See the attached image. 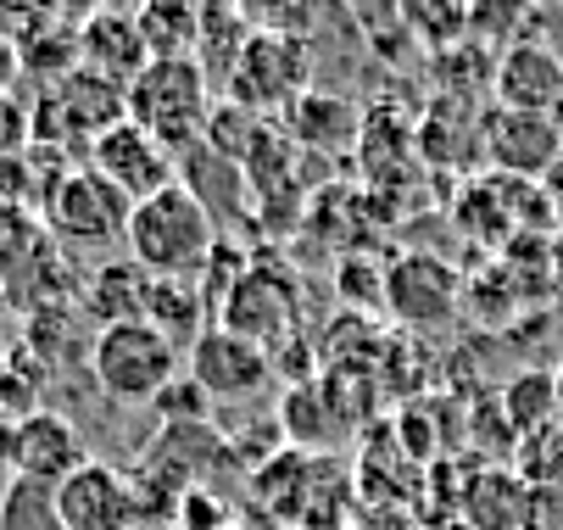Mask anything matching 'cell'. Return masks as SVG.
<instances>
[{
  "instance_id": "21",
  "label": "cell",
  "mask_w": 563,
  "mask_h": 530,
  "mask_svg": "<svg viewBox=\"0 0 563 530\" xmlns=\"http://www.w3.org/2000/svg\"><path fill=\"white\" fill-rule=\"evenodd\" d=\"M207 301H201V290H190V285H179V279H151V290H145V324L163 335V341H174V346H196L201 335H207Z\"/></svg>"
},
{
  "instance_id": "7",
  "label": "cell",
  "mask_w": 563,
  "mask_h": 530,
  "mask_svg": "<svg viewBox=\"0 0 563 530\" xmlns=\"http://www.w3.org/2000/svg\"><path fill=\"white\" fill-rule=\"evenodd\" d=\"M479 151H486V163H492L503 179L541 185L547 168L563 157V129H558V118H547V112L492 107L486 118H479Z\"/></svg>"
},
{
  "instance_id": "15",
  "label": "cell",
  "mask_w": 563,
  "mask_h": 530,
  "mask_svg": "<svg viewBox=\"0 0 563 530\" xmlns=\"http://www.w3.org/2000/svg\"><path fill=\"white\" fill-rule=\"evenodd\" d=\"M151 62L145 40H140V23L134 12H118V7H101L90 18H78V67H90L96 79L129 90L140 79V67Z\"/></svg>"
},
{
  "instance_id": "9",
  "label": "cell",
  "mask_w": 563,
  "mask_h": 530,
  "mask_svg": "<svg viewBox=\"0 0 563 530\" xmlns=\"http://www.w3.org/2000/svg\"><path fill=\"white\" fill-rule=\"evenodd\" d=\"M90 168H96L107 185H118L134 207L151 201L156 190L179 185V157L156 145L145 129H134L129 118L112 123L107 134H96V145H90Z\"/></svg>"
},
{
  "instance_id": "8",
  "label": "cell",
  "mask_w": 563,
  "mask_h": 530,
  "mask_svg": "<svg viewBox=\"0 0 563 530\" xmlns=\"http://www.w3.org/2000/svg\"><path fill=\"white\" fill-rule=\"evenodd\" d=\"M457 301H463V279L430 252H408L385 268V313L396 324L441 330L457 319Z\"/></svg>"
},
{
  "instance_id": "11",
  "label": "cell",
  "mask_w": 563,
  "mask_h": 530,
  "mask_svg": "<svg viewBox=\"0 0 563 530\" xmlns=\"http://www.w3.org/2000/svg\"><path fill=\"white\" fill-rule=\"evenodd\" d=\"M56 519H62V530H140L134 481L123 470L90 459L85 470H73L56 486Z\"/></svg>"
},
{
  "instance_id": "31",
  "label": "cell",
  "mask_w": 563,
  "mask_h": 530,
  "mask_svg": "<svg viewBox=\"0 0 563 530\" xmlns=\"http://www.w3.org/2000/svg\"><path fill=\"white\" fill-rule=\"evenodd\" d=\"M23 145H29V101L0 90V163L23 157Z\"/></svg>"
},
{
  "instance_id": "3",
  "label": "cell",
  "mask_w": 563,
  "mask_h": 530,
  "mask_svg": "<svg viewBox=\"0 0 563 530\" xmlns=\"http://www.w3.org/2000/svg\"><path fill=\"white\" fill-rule=\"evenodd\" d=\"M45 230L62 241V246H78V252H107V246H123L129 241V218H134V201L107 185L90 163H73L56 190L45 196Z\"/></svg>"
},
{
  "instance_id": "27",
  "label": "cell",
  "mask_w": 563,
  "mask_h": 530,
  "mask_svg": "<svg viewBox=\"0 0 563 530\" xmlns=\"http://www.w3.org/2000/svg\"><path fill=\"white\" fill-rule=\"evenodd\" d=\"M257 134H263V118H257V112L223 101V107L207 112V134H201V145L218 151L223 163H246V157H252V145H257Z\"/></svg>"
},
{
  "instance_id": "4",
  "label": "cell",
  "mask_w": 563,
  "mask_h": 530,
  "mask_svg": "<svg viewBox=\"0 0 563 530\" xmlns=\"http://www.w3.org/2000/svg\"><path fill=\"white\" fill-rule=\"evenodd\" d=\"M90 374L112 402H156L179 380V346L163 341L145 319L112 324L90 346Z\"/></svg>"
},
{
  "instance_id": "33",
  "label": "cell",
  "mask_w": 563,
  "mask_h": 530,
  "mask_svg": "<svg viewBox=\"0 0 563 530\" xmlns=\"http://www.w3.org/2000/svg\"><path fill=\"white\" fill-rule=\"evenodd\" d=\"M541 190H547V196H563V157H558V163L547 168V179H541Z\"/></svg>"
},
{
  "instance_id": "6",
  "label": "cell",
  "mask_w": 563,
  "mask_h": 530,
  "mask_svg": "<svg viewBox=\"0 0 563 530\" xmlns=\"http://www.w3.org/2000/svg\"><path fill=\"white\" fill-rule=\"evenodd\" d=\"M312 90V45L307 40H290V34H263L252 29L246 51H240L229 85H223V101L246 107V112H290L301 96Z\"/></svg>"
},
{
  "instance_id": "29",
  "label": "cell",
  "mask_w": 563,
  "mask_h": 530,
  "mask_svg": "<svg viewBox=\"0 0 563 530\" xmlns=\"http://www.w3.org/2000/svg\"><path fill=\"white\" fill-rule=\"evenodd\" d=\"M335 296L346 301V313H385V268L374 257H341L335 268Z\"/></svg>"
},
{
  "instance_id": "20",
  "label": "cell",
  "mask_w": 563,
  "mask_h": 530,
  "mask_svg": "<svg viewBox=\"0 0 563 530\" xmlns=\"http://www.w3.org/2000/svg\"><path fill=\"white\" fill-rule=\"evenodd\" d=\"M252 40L246 7H201V34H196V67L207 73V85H229V73Z\"/></svg>"
},
{
  "instance_id": "14",
  "label": "cell",
  "mask_w": 563,
  "mask_h": 530,
  "mask_svg": "<svg viewBox=\"0 0 563 530\" xmlns=\"http://www.w3.org/2000/svg\"><path fill=\"white\" fill-rule=\"evenodd\" d=\"M85 464H90V452H85L78 424L51 413V408L23 413V424L12 430V475H23V481L62 486L73 470H85Z\"/></svg>"
},
{
  "instance_id": "28",
  "label": "cell",
  "mask_w": 563,
  "mask_h": 530,
  "mask_svg": "<svg viewBox=\"0 0 563 530\" xmlns=\"http://www.w3.org/2000/svg\"><path fill=\"white\" fill-rule=\"evenodd\" d=\"M18 67L23 73H45V85H56V79H67V73L78 67V29H62V23H51V29H40L34 40H23L18 45Z\"/></svg>"
},
{
  "instance_id": "16",
  "label": "cell",
  "mask_w": 563,
  "mask_h": 530,
  "mask_svg": "<svg viewBox=\"0 0 563 530\" xmlns=\"http://www.w3.org/2000/svg\"><path fill=\"white\" fill-rule=\"evenodd\" d=\"M179 185L201 201V212L212 218V230L218 223H240L246 218V168L240 163H223L218 151H207V145H196V151H185L179 157Z\"/></svg>"
},
{
  "instance_id": "26",
  "label": "cell",
  "mask_w": 563,
  "mask_h": 530,
  "mask_svg": "<svg viewBox=\"0 0 563 530\" xmlns=\"http://www.w3.org/2000/svg\"><path fill=\"white\" fill-rule=\"evenodd\" d=\"M0 530H62L56 519V486L12 475L0 492Z\"/></svg>"
},
{
  "instance_id": "30",
  "label": "cell",
  "mask_w": 563,
  "mask_h": 530,
  "mask_svg": "<svg viewBox=\"0 0 563 530\" xmlns=\"http://www.w3.org/2000/svg\"><path fill=\"white\" fill-rule=\"evenodd\" d=\"M156 413H163V424H207V413H212V397L190 380V374H185V380H174L163 397H156L151 402Z\"/></svg>"
},
{
  "instance_id": "17",
  "label": "cell",
  "mask_w": 563,
  "mask_h": 530,
  "mask_svg": "<svg viewBox=\"0 0 563 530\" xmlns=\"http://www.w3.org/2000/svg\"><path fill=\"white\" fill-rule=\"evenodd\" d=\"M536 492L514 470H479L463 486V525L468 530H530Z\"/></svg>"
},
{
  "instance_id": "5",
  "label": "cell",
  "mask_w": 563,
  "mask_h": 530,
  "mask_svg": "<svg viewBox=\"0 0 563 530\" xmlns=\"http://www.w3.org/2000/svg\"><path fill=\"white\" fill-rule=\"evenodd\" d=\"M112 123H123V90L96 79L90 67H73L67 79L45 85L29 107V140L45 151L96 145V134H107Z\"/></svg>"
},
{
  "instance_id": "1",
  "label": "cell",
  "mask_w": 563,
  "mask_h": 530,
  "mask_svg": "<svg viewBox=\"0 0 563 530\" xmlns=\"http://www.w3.org/2000/svg\"><path fill=\"white\" fill-rule=\"evenodd\" d=\"M207 112H212V85H207V73L196 67V56L145 62L140 79L123 90V118L134 129H145L163 151H174V157H185V151L201 145Z\"/></svg>"
},
{
  "instance_id": "13",
  "label": "cell",
  "mask_w": 563,
  "mask_h": 530,
  "mask_svg": "<svg viewBox=\"0 0 563 530\" xmlns=\"http://www.w3.org/2000/svg\"><path fill=\"white\" fill-rule=\"evenodd\" d=\"M492 96L508 112H558L563 107V51L541 40H508L492 67Z\"/></svg>"
},
{
  "instance_id": "18",
  "label": "cell",
  "mask_w": 563,
  "mask_h": 530,
  "mask_svg": "<svg viewBox=\"0 0 563 530\" xmlns=\"http://www.w3.org/2000/svg\"><path fill=\"white\" fill-rule=\"evenodd\" d=\"M290 134L312 151H346L363 134V112H357V101H346L335 90H307L290 107Z\"/></svg>"
},
{
  "instance_id": "12",
  "label": "cell",
  "mask_w": 563,
  "mask_h": 530,
  "mask_svg": "<svg viewBox=\"0 0 563 530\" xmlns=\"http://www.w3.org/2000/svg\"><path fill=\"white\" fill-rule=\"evenodd\" d=\"M190 380L212 397V402H252L268 380H274V357L252 341H240L229 330H207L190 352Z\"/></svg>"
},
{
  "instance_id": "22",
  "label": "cell",
  "mask_w": 563,
  "mask_h": 530,
  "mask_svg": "<svg viewBox=\"0 0 563 530\" xmlns=\"http://www.w3.org/2000/svg\"><path fill=\"white\" fill-rule=\"evenodd\" d=\"M140 23V40L151 51V62H179V56H196V34H201V7L190 0H145L134 12Z\"/></svg>"
},
{
  "instance_id": "2",
  "label": "cell",
  "mask_w": 563,
  "mask_h": 530,
  "mask_svg": "<svg viewBox=\"0 0 563 530\" xmlns=\"http://www.w3.org/2000/svg\"><path fill=\"white\" fill-rule=\"evenodd\" d=\"M123 246H129V263H140L151 279H185L207 263V252L218 246V230L185 185H168L134 207Z\"/></svg>"
},
{
  "instance_id": "19",
  "label": "cell",
  "mask_w": 563,
  "mask_h": 530,
  "mask_svg": "<svg viewBox=\"0 0 563 530\" xmlns=\"http://www.w3.org/2000/svg\"><path fill=\"white\" fill-rule=\"evenodd\" d=\"M145 290H151V274L140 263H101L90 279H85V308L101 319V330L112 324H134L145 319Z\"/></svg>"
},
{
  "instance_id": "24",
  "label": "cell",
  "mask_w": 563,
  "mask_h": 530,
  "mask_svg": "<svg viewBox=\"0 0 563 530\" xmlns=\"http://www.w3.org/2000/svg\"><path fill=\"white\" fill-rule=\"evenodd\" d=\"M497 408H503L514 435H541L547 419L558 413V374H547V368L514 374V380L503 386V397H497Z\"/></svg>"
},
{
  "instance_id": "23",
  "label": "cell",
  "mask_w": 563,
  "mask_h": 530,
  "mask_svg": "<svg viewBox=\"0 0 563 530\" xmlns=\"http://www.w3.org/2000/svg\"><path fill=\"white\" fill-rule=\"evenodd\" d=\"M279 430L296 441V452H324V446L341 435V419H335V402L318 391L312 380H296V386L285 391Z\"/></svg>"
},
{
  "instance_id": "32",
  "label": "cell",
  "mask_w": 563,
  "mask_h": 530,
  "mask_svg": "<svg viewBox=\"0 0 563 530\" xmlns=\"http://www.w3.org/2000/svg\"><path fill=\"white\" fill-rule=\"evenodd\" d=\"M18 73H23V67H18V45L0 40V90H7V85L18 79Z\"/></svg>"
},
{
  "instance_id": "34",
  "label": "cell",
  "mask_w": 563,
  "mask_h": 530,
  "mask_svg": "<svg viewBox=\"0 0 563 530\" xmlns=\"http://www.w3.org/2000/svg\"><path fill=\"white\" fill-rule=\"evenodd\" d=\"M558 413H563V368H558Z\"/></svg>"
},
{
  "instance_id": "10",
  "label": "cell",
  "mask_w": 563,
  "mask_h": 530,
  "mask_svg": "<svg viewBox=\"0 0 563 530\" xmlns=\"http://www.w3.org/2000/svg\"><path fill=\"white\" fill-rule=\"evenodd\" d=\"M218 330L252 341L274 357V346H285V335L296 330V290L285 274H268V268H246L223 301H218Z\"/></svg>"
},
{
  "instance_id": "25",
  "label": "cell",
  "mask_w": 563,
  "mask_h": 530,
  "mask_svg": "<svg viewBox=\"0 0 563 530\" xmlns=\"http://www.w3.org/2000/svg\"><path fill=\"white\" fill-rule=\"evenodd\" d=\"M45 218L23 201H0V279H18L29 268H40L51 252H45Z\"/></svg>"
}]
</instances>
